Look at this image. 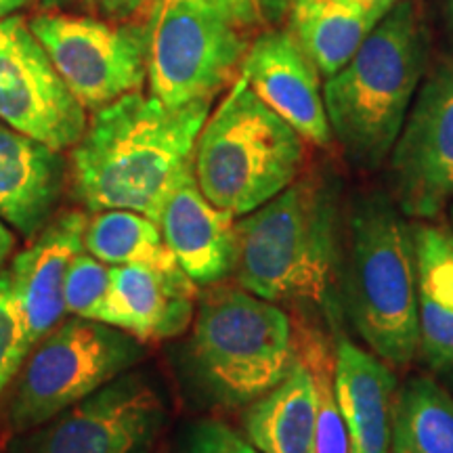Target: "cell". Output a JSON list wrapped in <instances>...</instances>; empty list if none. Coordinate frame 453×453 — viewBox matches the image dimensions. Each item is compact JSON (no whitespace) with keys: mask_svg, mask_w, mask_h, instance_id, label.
Wrapping results in <instances>:
<instances>
[{"mask_svg":"<svg viewBox=\"0 0 453 453\" xmlns=\"http://www.w3.org/2000/svg\"><path fill=\"white\" fill-rule=\"evenodd\" d=\"M212 99L168 107L141 90L99 110L72 147L73 194L90 212L133 211L160 223L174 185L194 170Z\"/></svg>","mask_w":453,"mask_h":453,"instance_id":"cell-1","label":"cell"},{"mask_svg":"<svg viewBox=\"0 0 453 453\" xmlns=\"http://www.w3.org/2000/svg\"><path fill=\"white\" fill-rule=\"evenodd\" d=\"M428 36L411 0L373 26L349 64L327 76L324 101L332 134L359 168L382 166L424 78Z\"/></svg>","mask_w":453,"mask_h":453,"instance_id":"cell-2","label":"cell"},{"mask_svg":"<svg viewBox=\"0 0 453 453\" xmlns=\"http://www.w3.org/2000/svg\"><path fill=\"white\" fill-rule=\"evenodd\" d=\"M336 269L338 206L321 179L294 180L235 220L234 273L254 296L330 311Z\"/></svg>","mask_w":453,"mask_h":453,"instance_id":"cell-3","label":"cell"},{"mask_svg":"<svg viewBox=\"0 0 453 453\" xmlns=\"http://www.w3.org/2000/svg\"><path fill=\"white\" fill-rule=\"evenodd\" d=\"M304 156L303 134L237 76L197 137L194 173L208 202L240 219L298 180Z\"/></svg>","mask_w":453,"mask_h":453,"instance_id":"cell-4","label":"cell"},{"mask_svg":"<svg viewBox=\"0 0 453 453\" xmlns=\"http://www.w3.org/2000/svg\"><path fill=\"white\" fill-rule=\"evenodd\" d=\"M382 196L357 202L349 219L344 298L357 334L390 367L418 357V288L411 226Z\"/></svg>","mask_w":453,"mask_h":453,"instance_id":"cell-5","label":"cell"},{"mask_svg":"<svg viewBox=\"0 0 453 453\" xmlns=\"http://www.w3.org/2000/svg\"><path fill=\"white\" fill-rule=\"evenodd\" d=\"M298 359L290 317L243 288L203 294L187 361L203 393L220 405H250L277 387Z\"/></svg>","mask_w":453,"mask_h":453,"instance_id":"cell-6","label":"cell"},{"mask_svg":"<svg viewBox=\"0 0 453 453\" xmlns=\"http://www.w3.org/2000/svg\"><path fill=\"white\" fill-rule=\"evenodd\" d=\"M254 17L243 0H157L147 24L151 95L183 107L231 87L252 44Z\"/></svg>","mask_w":453,"mask_h":453,"instance_id":"cell-7","label":"cell"},{"mask_svg":"<svg viewBox=\"0 0 453 453\" xmlns=\"http://www.w3.org/2000/svg\"><path fill=\"white\" fill-rule=\"evenodd\" d=\"M32 349L7 403L13 434L42 426L145 357L143 342L133 334L76 315L61 319Z\"/></svg>","mask_w":453,"mask_h":453,"instance_id":"cell-8","label":"cell"},{"mask_svg":"<svg viewBox=\"0 0 453 453\" xmlns=\"http://www.w3.org/2000/svg\"><path fill=\"white\" fill-rule=\"evenodd\" d=\"M50 61L87 110L143 88L150 30L95 17L42 13L30 21Z\"/></svg>","mask_w":453,"mask_h":453,"instance_id":"cell-9","label":"cell"},{"mask_svg":"<svg viewBox=\"0 0 453 453\" xmlns=\"http://www.w3.org/2000/svg\"><path fill=\"white\" fill-rule=\"evenodd\" d=\"M166 405L150 378L124 372L81 403L27 430L11 453H150Z\"/></svg>","mask_w":453,"mask_h":453,"instance_id":"cell-10","label":"cell"},{"mask_svg":"<svg viewBox=\"0 0 453 453\" xmlns=\"http://www.w3.org/2000/svg\"><path fill=\"white\" fill-rule=\"evenodd\" d=\"M0 122L57 151L72 150L88 124L87 107L17 13L0 19Z\"/></svg>","mask_w":453,"mask_h":453,"instance_id":"cell-11","label":"cell"},{"mask_svg":"<svg viewBox=\"0 0 453 453\" xmlns=\"http://www.w3.org/2000/svg\"><path fill=\"white\" fill-rule=\"evenodd\" d=\"M395 200L411 220H434L453 203V59L418 88L390 151Z\"/></svg>","mask_w":453,"mask_h":453,"instance_id":"cell-12","label":"cell"},{"mask_svg":"<svg viewBox=\"0 0 453 453\" xmlns=\"http://www.w3.org/2000/svg\"><path fill=\"white\" fill-rule=\"evenodd\" d=\"M240 76L304 141L319 147L332 143L321 72L290 32L267 30L254 38Z\"/></svg>","mask_w":453,"mask_h":453,"instance_id":"cell-13","label":"cell"},{"mask_svg":"<svg viewBox=\"0 0 453 453\" xmlns=\"http://www.w3.org/2000/svg\"><path fill=\"white\" fill-rule=\"evenodd\" d=\"M88 217L81 211L57 214L11 263V280L24 309L30 344L64 319L65 277L76 254L84 252Z\"/></svg>","mask_w":453,"mask_h":453,"instance_id":"cell-14","label":"cell"},{"mask_svg":"<svg viewBox=\"0 0 453 453\" xmlns=\"http://www.w3.org/2000/svg\"><path fill=\"white\" fill-rule=\"evenodd\" d=\"M160 229L179 267L196 286H212L235 267V217L202 194L189 170L164 202Z\"/></svg>","mask_w":453,"mask_h":453,"instance_id":"cell-15","label":"cell"},{"mask_svg":"<svg viewBox=\"0 0 453 453\" xmlns=\"http://www.w3.org/2000/svg\"><path fill=\"white\" fill-rule=\"evenodd\" d=\"M111 300L107 326L141 342L177 338L194 324L197 286L183 269L110 265Z\"/></svg>","mask_w":453,"mask_h":453,"instance_id":"cell-16","label":"cell"},{"mask_svg":"<svg viewBox=\"0 0 453 453\" xmlns=\"http://www.w3.org/2000/svg\"><path fill=\"white\" fill-rule=\"evenodd\" d=\"M65 187L61 151L0 124V219L34 240L55 219Z\"/></svg>","mask_w":453,"mask_h":453,"instance_id":"cell-17","label":"cell"},{"mask_svg":"<svg viewBox=\"0 0 453 453\" xmlns=\"http://www.w3.org/2000/svg\"><path fill=\"white\" fill-rule=\"evenodd\" d=\"M334 388L347 424L350 453H388L396 378L388 364L338 338Z\"/></svg>","mask_w":453,"mask_h":453,"instance_id":"cell-18","label":"cell"},{"mask_svg":"<svg viewBox=\"0 0 453 453\" xmlns=\"http://www.w3.org/2000/svg\"><path fill=\"white\" fill-rule=\"evenodd\" d=\"M418 288V355L433 372L453 376V229L413 220Z\"/></svg>","mask_w":453,"mask_h":453,"instance_id":"cell-19","label":"cell"},{"mask_svg":"<svg viewBox=\"0 0 453 453\" xmlns=\"http://www.w3.org/2000/svg\"><path fill=\"white\" fill-rule=\"evenodd\" d=\"M242 422L260 453H315V382L300 355L277 387L246 407Z\"/></svg>","mask_w":453,"mask_h":453,"instance_id":"cell-20","label":"cell"},{"mask_svg":"<svg viewBox=\"0 0 453 453\" xmlns=\"http://www.w3.org/2000/svg\"><path fill=\"white\" fill-rule=\"evenodd\" d=\"M378 21L355 0H292L288 32L324 76L359 50Z\"/></svg>","mask_w":453,"mask_h":453,"instance_id":"cell-21","label":"cell"},{"mask_svg":"<svg viewBox=\"0 0 453 453\" xmlns=\"http://www.w3.org/2000/svg\"><path fill=\"white\" fill-rule=\"evenodd\" d=\"M388 453H453V396L428 376L396 390Z\"/></svg>","mask_w":453,"mask_h":453,"instance_id":"cell-22","label":"cell"},{"mask_svg":"<svg viewBox=\"0 0 453 453\" xmlns=\"http://www.w3.org/2000/svg\"><path fill=\"white\" fill-rule=\"evenodd\" d=\"M84 250L105 265L179 269L160 225L133 211L95 212V217L88 219L84 234Z\"/></svg>","mask_w":453,"mask_h":453,"instance_id":"cell-23","label":"cell"},{"mask_svg":"<svg viewBox=\"0 0 453 453\" xmlns=\"http://www.w3.org/2000/svg\"><path fill=\"white\" fill-rule=\"evenodd\" d=\"M298 355L307 364L315 382L317 395V430L315 453H350L347 424L334 388L336 355L321 332H304L298 338Z\"/></svg>","mask_w":453,"mask_h":453,"instance_id":"cell-24","label":"cell"},{"mask_svg":"<svg viewBox=\"0 0 453 453\" xmlns=\"http://www.w3.org/2000/svg\"><path fill=\"white\" fill-rule=\"evenodd\" d=\"M111 300L110 265L93 254L81 252L73 257L65 277V311L70 315L107 324Z\"/></svg>","mask_w":453,"mask_h":453,"instance_id":"cell-25","label":"cell"},{"mask_svg":"<svg viewBox=\"0 0 453 453\" xmlns=\"http://www.w3.org/2000/svg\"><path fill=\"white\" fill-rule=\"evenodd\" d=\"M32 344L9 269L0 271V395L24 367Z\"/></svg>","mask_w":453,"mask_h":453,"instance_id":"cell-26","label":"cell"},{"mask_svg":"<svg viewBox=\"0 0 453 453\" xmlns=\"http://www.w3.org/2000/svg\"><path fill=\"white\" fill-rule=\"evenodd\" d=\"M185 453H260L250 441L235 433L229 424L212 420H197L187 430Z\"/></svg>","mask_w":453,"mask_h":453,"instance_id":"cell-27","label":"cell"},{"mask_svg":"<svg viewBox=\"0 0 453 453\" xmlns=\"http://www.w3.org/2000/svg\"><path fill=\"white\" fill-rule=\"evenodd\" d=\"M243 3L254 11V15L271 24L280 21L292 7V0H243Z\"/></svg>","mask_w":453,"mask_h":453,"instance_id":"cell-28","label":"cell"},{"mask_svg":"<svg viewBox=\"0 0 453 453\" xmlns=\"http://www.w3.org/2000/svg\"><path fill=\"white\" fill-rule=\"evenodd\" d=\"M355 3L361 4V7L373 17V19L380 21L390 9H395L396 4L403 3V0H355Z\"/></svg>","mask_w":453,"mask_h":453,"instance_id":"cell-29","label":"cell"},{"mask_svg":"<svg viewBox=\"0 0 453 453\" xmlns=\"http://www.w3.org/2000/svg\"><path fill=\"white\" fill-rule=\"evenodd\" d=\"M15 234L13 229L4 223L3 219H0V267L4 265V260L11 257V252H13L15 248Z\"/></svg>","mask_w":453,"mask_h":453,"instance_id":"cell-30","label":"cell"},{"mask_svg":"<svg viewBox=\"0 0 453 453\" xmlns=\"http://www.w3.org/2000/svg\"><path fill=\"white\" fill-rule=\"evenodd\" d=\"M32 3L34 0H0V19H3V17L15 15L17 11H21Z\"/></svg>","mask_w":453,"mask_h":453,"instance_id":"cell-31","label":"cell"},{"mask_svg":"<svg viewBox=\"0 0 453 453\" xmlns=\"http://www.w3.org/2000/svg\"><path fill=\"white\" fill-rule=\"evenodd\" d=\"M449 217H451V229H453V203H451V212H449Z\"/></svg>","mask_w":453,"mask_h":453,"instance_id":"cell-32","label":"cell"},{"mask_svg":"<svg viewBox=\"0 0 453 453\" xmlns=\"http://www.w3.org/2000/svg\"><path fill=\"white\" fill-rule=\"evenodd\" d=\"M451 17H453V0H451Z\"/></svg>","mask_w":453,"mask_h":453,"instance_id":"cell-33","label":"cell"}]
</instances>
